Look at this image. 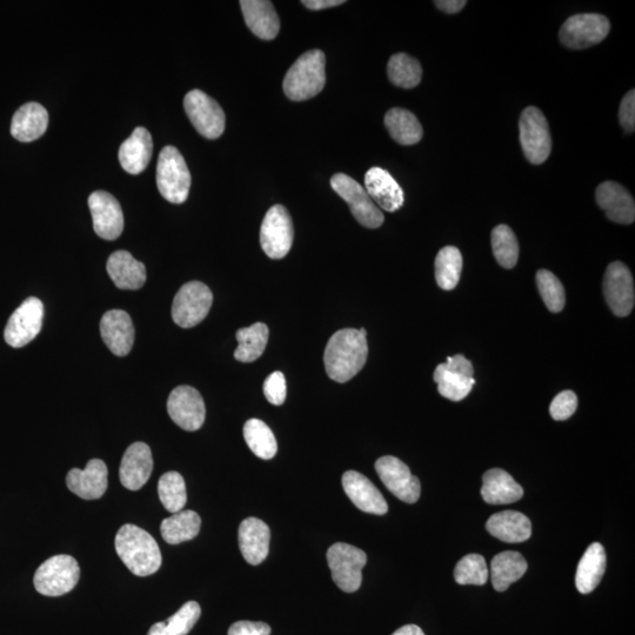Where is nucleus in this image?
Segmentation results:
<instances>
[{"instance_id":"2f4dec72","label":"nucleus","mask_w":635,"mask_h":635,"mask_svg":"<svg viewBox=\"0 0 635 635\" xmlns=\"http://www.w3.org/2000/svg\"><path fill=\"white\" fill-rule=\"evenodd\" d=\"M606 552L603 545L593 543L588 546L580 559L576 574V586L581 594L596 590L606 571Z\"/></svg>"},{"instance_id":"c756f323","label":"nucleus","mask_w":635,"mask_h":635,"mask_svg":"<svg viewBox=\"0 0 635 635\" xmlns=\"http://www.w3.org/2000/svg\"><path fill=\"white\" fill-rule=\"evenodd\" d=\"M49 125V113L38 103L22 106L12 118L11 135L22 143H31L44 135Z\"/></svg>"},{"instance_id":"49530a36","label":"nucleus","mask_w":635,"mask_h":635,"mask_svg":"<svg viewBox=\"0 0 635 635\" xmlns=\"http://www.w3.org/2000/svg\"><path fill=\"white\" fill-rule=\"evenodd\" d=\"M264 394L270 404L280 406L287 396L286 379L282 372H273L264 383Z\"/></svg>"},{"instance_id":"58836bf2","label":"nucleus","mask_w":635,"mask_h":635,"mask_svg":"<svg viewBox=\"0 0 635 635\" xmlns=\"http://www.w3.org/2000/svg\"><path fill=\"white\" fill-rule=\"evenodd\" d=\"M387 75L398 88L413 89L420 84L423 69L416 58L406 53H397L387 65Z\"/></svg>"},{"instance_id":"7c9ffc66","label":"nucleus","mask_w":635,"mask_h":635,"mask_svg":"<svg viewBox=\"0 0 635 635\" xmlns=\"http://www.w3.org/2000/svg\"><path fill=\"white\" fill-rule=\"evenodd\" d=\"M481 496L490 505L513 504L523 498L524 489L510 473L493 469L484 474Z\"/></svg>"},{"instance_id":"f704fd0d","label":"nucleus","mask_w":635,"mask_h":635,"mask_svg":"<svg viewBox=\"0 0 635 635\" xmlns=\"http://www.w3.org/2000/svg\"><path fill=\"white\" fill-rule=\"evenodd\" d=\"M385 125L391 137L400 145L418 144L424 136L423 126L409 110L391 109L386 113Z\"/></svg>"},{"instance_id":"473e14b6","label":"nucleus","mask_w":635,"mask_h":635,"mask_svg":"<svg viewBox=\"0 0 635 635\" xmlns=\"http://www.w3.org/2000/svg\"><path fill=\"white\" fill-rule=\"evenodd\" d=\"M527 568V561L519 552L506 551L497 554L491 563L494 590L505 592L513 583L524 577Z\"/></svg>"},{"instance_id":"39448f33","label":"nucleus","mask_w":635,"mask_h":635,"mask_svg":"<svg viewBox=\"0 0 635 635\" xmlns=\"http://www.w3.org/2000/svg\"><path fill=\"white\" fill-rule=\"evenodd\" d=\"M80 578L77 560L66 554L52 557L39 566L33 583L38 593L46 597H60L76 587Z\"/></svg>"},{"instance_id":"f8f14e48","label":"nucleus","mask_w":635,"mask_h":635,"mask_svg":"<svg viewBox=\"0 0 635 635\" xmlns=\"http://www.w3.org/2000/svg\"><path fill=\"white\" fill-rule=\"evenodd\" d=\"M184 109L195 129L207 139H218L225 131V113L215 99L200 90L185 96Z\"/></svg>"},{"instance_id":"1a4fd4ad","label":"nucleus","mask_w":635,"mask_h":635,"mask_svg":"<svg viewBox=\"0 0 635 635\" xmlns=\"http://www.w3.org/2000/svg\"><path fill=\"white\" fill-rule=\"evenodd\" d=\"M213 303L212 292L205 284L190 282L182 286L172 304V319L183 329H191L209 314Z\"/></svg>"},{"instance_id":"aec40b11","label":"nucleus","mask_w":635,"mask_h":635,"mask_svg":"<svg viewBox=\"0 0 635 635\" xmlns=\"http://www.w3.org/2000/svg\"><path fill=\"white\" fill-rule=\"evenodd\" d=\"M100 333L108 349L117 357H125L135 344V326L123 310L106 312L100 320Z\"/></svg>"},{"instance_id":"5701e85b","label":"nucleus","mask_w":635,"mask_h":635,"mask_svg":"<svg viewBox=\"0 0 635 635\" xmlns=\"http://www.w3.org/2000/svg\"><path fill=\"white\" fill-rule=\"evenodd\" d=\"M365 190L379 209L396 212L405 202L404 191L389 172L372 167L365 175Z\"/></svg>"},{"instance_id":"ea45409f","label":"nucleus","mask_w":635,"mask_h":635,"mask_svg":"<svg viewBox=\"0 0 635 635\" xmlns=\"http://www.w3.org/2000/svg\"><path fill=\"white\" fill-rule=\"evenodd\" d=\"M461 271H463V256L457 247L446 246L441 249L436 258V279L440 289L445 291L456 289Z\"/></svg>"},{"instance_id":"9b49d317","label":"nucleus","mask_w":635,"mask_h":635,"mask_svg":"<svg viewBox=\"0 0 635 635\" xmlns=\"http://www.w3.org/2000/svg\"><path fill=\"white\" fill-rule=\"evenodd\" d=\"M610 20L597 13H584L566 20L560 30V40L566 48L580 50L597 45L610 33Z\"/></svg>"},{"instance_id":"a878e982","label":"nucleus","mask_w":635,"mask_h":635,"mask_svg":"<svg viewBox=\"0 0 635 635\" xmlns=\"http://www.w3.org/2000/svg\"><path fill=\"white\" fill-rule=\"evenodd\" d=\"M153 155V142L150 132L137 127L131 137L120 146L118 157L123 169L136 176L146 170Z\"/></svg>"},{"instance_id":"f3484780","label":"nucleus","mask_w":635,"mask_h":635,"mask_svg":"<svg viewBox=\"0 0 635 635\" xmlns=\"http://www.w3.org/2000/svg\"><path fill=\"white\" fill-rule=\"evenodd\" d=\"M605 299L617 317H627L635 302L634 280L628 267L621 262L608 265L604 278Z\"/></svg>"},{"instance_id":"dca6fc26","label":"nucleus","mask_w":635,"mask_h":635,"mask_svg":"<svg viewBox=\"0 0 635 635\" xmlns=\"http://www.w3.org/2000/svg\"><path fill=\"white\" fill-rule=\"evenodd\" d=\"M376 471L394 496L407 504L417 503L421 492L420 481L403 461L392 456L381 457L377 460Z\"/></svg>"},{"instance_id":"ddd939ff","label":"nucleus","mask_w":635,"mask_h":635,"mask_svg":"<svg viewBox=\"0 0 635 635\" xmlns=\"http://www.w3.org/2000/svg\"><path fill=\"white\" fill-rule=\"evenodd\" d=\"M473 374L470 360L463 354H457L447 358L446 363L438 365L433 378L438 384L440 396L452 401H461L469 396L473 385L476 384Z\"/></svg>"},{"instance_id":"6ab92c4d","label":"nucleus","mask_w":635,"mask_h":635,"mask_svg":"<svg viewBox=\"0 0 635 635\" xmlns=\"http://www.w3.org/2000/svg\"><path fill=\"white\" fill-rule=\"evenodd\" d=\"M66 485L76 496L85 500L102 498L108 490V466L100 459H91L84 470L72 469L66 477Z\"/></svg>"},{"instance_id":"de8ad7c7","label":"nucleus","mask_w":635,"mask_h":635,"mask_svg":"<svg viewBox=\"0 0 635 635\" xmlns=\"http://www.w3.org/2000/svg\"><path fill=\"white\" fill-rule=\"evenodd\" d=\"M619 122L627 132L635 130V91L631 90L624 97L619 109Z\"/></svg>"},{"instance_id":"8fccbe9b","label":"nucleus","mask_w":635,"mask_h":635,"mask_svg":"<svg viewBox=\"0 0 635 635\" xmlns=\"http://www.w3.org/2000/svg\"><path fill=\"white\" fill-rule=\"evenodd\" d=\"M467 2L465 0H436L434 5L441 11L454 15L465 8Z\"/></svg>"},{"instance_id":"bb28decb","label":"nucleus","mask_w":635,"mask_h":635,"mask_svg":"<svg viewBox=\"0 0 635 635\" xmlns=\"http://www.w3.org/2000/svg\"><path fill=\"white\" fill-rule=\"evenodd\" d=\"M112 282L120 290L136 291L146 283V267L127 251L112 253L106 264Z\"/></svg>"},{"instance_id":"20e7f679","label":"nucleus","mask_w":635,"mask_h":635,"mask_svg":"<svg viewBox=\"0 0 635 635\" xmlns=\"http://www.w3.org/2000/svg\"><path fill=\"white\" fill-rule=\"evenodd\" d=\"M157 186L167 202L183 204L189 198L191 173L182 153L175 146H165L157 165Z\"/></svg>"},{"instance_id":"09e8293b","label":"nucleus","mask_w":635,"mask_h":635,"mask_svg":"<svg viewBox=\"0 0 635 635\" xmlns=\"http://www.w3.org/2000/svg\"><path fill=\"white\" fill-rule=\"evenodd\" d=\"M270 625L266 623H253V621H237L230 627L229 635H270Z\"/></svg>"},{"instance_id":"c03bdc74","label":"nucleus","mask_w":635,"mask_h":635,"mask_svg":"<svg viewBox=\"0 0 635 635\" xmlns=\"http://www.w3.org/2000/svg\"><path fill=\"white\" fill-rule=\"evenodd\" d=\"M537 285L547 309L554 313L563 311L566 294L560 280L552 272L540 270L537 273Z\"/></svg>"},{"instance_id":"cd10ccee","label":"nucleus","mask_w":635,"mask_h":635,"mask_svg":"<svg viewBox=\"0 0 635 635\" xmlns=\"http://www.w3.org/2000/svg\"><path fill=\"white\" fill-rule=\"evenodd\" d=\"M245 23L254 35L263 40L278 36L280 19L271 2L267 0H242L240 2Z\"/></svg>"},{"instance_id":"423d86ee","label":"nucleus","mask_w":635,"mask_h":635,"mask_svg":"<svg viewBox=\"0 0 635 635\" xmlns=\"http://www.w3.org/2000/svg\"><path fill=\"white\" fill-rule=\"evenodd\" d=\"M326 558L334 584L346 593L357 592L363 583L366 553L356 546L337 543L329 548Z\"/></svg>"},{"instance_id":"e433bc0d","label":"nucleus","mask_w":635,"mask_h":635,"mask_svg":"<svg viewBox=\"0 0 635 635\" xmlns=\"http://www.w3.org/2000/svg\"><path fill=\"white\" fill-rule=\"evenodd\" d=\"M244 438L250 450L260 459L270 460L276 456L278 444L270 427L259 419H250L244 426Z\"/></svg>"},{"instance_id":"37998d69","label":"nucleus","mask_w":635,"mask_h":635,"mask_svg":"<svg viewBox=\"0 0 635 635\" xmlns=\"http://www.w3.org/2000/svg\"><path fill=\"white\" fill-rule=\"evenodd\" d=\"M489 577V567L480 554H467L454 568V579L459 585L483 586Z\"/></svg>"},{"instance_id":"393cba45","label":"nucleus","mask_w":635,"mask_h":635,"mask_svg":"<svg viewBox=\"0 0 635 635\" xmlns=\"http://www.w3.org/2000/svg\"><path fill=\"white\" fill-rule=\"evenodd\" d=\"M239 548L250 565L257 566L269 556L271 531L263 520L247 518L239 526Z\"/></svg>"},{"instance_id":"a211bd4d","label":"nucleus","mask_w":635,"mask_h":635,"mask_svg":"<svg viewBox=\"0 0 635 635\" xmlns=\"http://www.w3.org/2000/svg\"><path fill=\"white\" fill-rule=\"evenodd\" d=\"M93 229L105 240H116L124 230L122 206L109 192L96 191L89 197Z\"/></svg>"},{"instance_id":"3c124183","label":"nucleus","mask_w":635,"mask_h":635,"mask_svg":"<svg viewBox=\"0 0 635 635\" xmlns=\"http://www.w3.org/2000/svg\"><path fill=\"white\" fill-rule=\"evenodd\" d=\"M344 3V0H303L302 2L307 9L314 11L336 8Z\"/></svg>"},{"instance_id":"6e6552de","label":"nucleus","mask_w":635,"mask_h":635,"mask_svg":"<svg viewBox=\"0 0 635 635\" xmlns=\"http://www.w3.org/2000/svg\"><path fill=\"white\" fill-rule=\"evenodd\" d=\"M331 186L349 205L354 218L367 229H378L384 223L383 212L374 204L364 187L350 176L337 173L331 178Z\"/></svg>"},{"instance_id":"79ce46f5","label":"nucleus","mask_w":635,"mask_h":635,"mask_svg":"<svg viewBox=\"0 0 635 635\" xmlns=\"http://www.w3.org/2000/svg\"><path fill=\"white\" fill-rule=\"evenodd\" d=\"M492 249L500 266L510 270L519 259V243L510 226L499 225L492 231Z\"/></svg>"},{"instance_id":"c85d7f7f","label":"nucleus","mask_w":635,"mask_h":635,"mask_svg":"<svg viewBox=\"0 0 635 635\" xmlns=\"http://www.w3.org/2000/svg\"><path fill=\"white\" fill-rule=\"evenodd\" d=\"M487 531L504 543H524L532 536V524L525 514L517 511H503L487 520Z\"/></svg>"},{"instance_id":"72a5a7b5","label":"nucleus","mask_w":635,"mask_h":635,"mask_svg":"<svg viewBox=\"0 0 635 635\" xmlns=\"http://www.w3.org/2000/svg\"><path fill=\"white\" fill-rule=\"evenodd\" d=\"M202 526V519L195 511H180L163 520L160 532L167 544L178 545L195 539Z\"/></svg>"},{"instance_id":"7ed1b4c3","label":"nucleus","mask_w":635,"mask_h":635,"mask_svg":"<svg viewBox=\"0 0 635 635\" xmlns=\"http://www.w3.org/2000/svg\"><path fill=\"white\" fill-rule=\"evenodd\" d=\"M326 58L323 51L311 50L297 59L287 71L283 88L293 102H304L319 95L326 83Z\"/></svg>"},{"instance_id":"a18cd8bd","label":"nucleus","mask_w":635,"mask_h":635,"mask_svg":"<svg viewBox=\"0 0 635 635\" xmlns=\"http://www.w3.org/2000/svg\"><path fill=\"white\" fill-rule=\"evenodd\" d=\"M578 407L577 394L572 391L560 392L550 406L551 417L557 421L570 419Z\"/></svg>"},{"instance_id":"a19ab883","label":"nucleus","mask_w":635,"mask_h":635,"mask_svg":"<svg viewBox=\"0 0 635 635\" xmlns=\"http://www.w3.org/2000/svg\"><path fill=\"white\" fill-rule=\"evenodd\" d=\"M158 494L166 511L172 514L183 511L187 503V493L182 474L172 471L160 477Z\"/></svg>"},{"instance_id":"412c9836","label":"nucleus","mask_w":635,"mask_h":635,"mask_svg":"<svg viewBox=\"0 0 635 635\" xmlns=\"http://www.w3.org/2000/svg\"><path fill=\"white\" fill-rule=\"evenodd\" d=\"M343 487L352 503L365 513L384 516L389 511L383 494L369 478L357 471H347L343 476Z\"/></svg>"},{"instance_id":"f257e3e1","label":"nucleus","mask_w":635,"mask_h":635,"mask_svg":"<svg viewBox=\"0 0 635 635\" xmlns=\"http://www.w3.org/2000/svg\"><path fill=\"white\" fill-rule=\"evenodd\" d=\"M369 356L365 329H345L333 334L326 345L324 363L327 376L346 383L363 370Z\"/></svg>"},{"instance_id":"f03ea898","label":"nucleus","mask_w":635,"mask_h":635,"mask_svg":"<svg viewBox=\"0 0 635 635\" xmlns=\"http://www.w3.org/2000/svg\"><path fill=\"white\" fill-rule=\"evenodd\" d=\"M115 546L118 557L135 576H151L162 566V552L157 541L136 525L120 527Z\"/></svg>"},{"instance_id":"4c0bfd02","label":"nucleus","mask_w":635,"mask_h":635,"mask_svg":"<svg viewBox=\"0 0 635 635\" xmlns=\"http://www.w3.org/2000/svg\"><path fill=\"white\" fill-rule=\"evenodd\" d=\"M202 614V608L196 601H189L173 616L163 623H157L150 628L147 635H187Z\"/></svg>"},{"instance_id":"4be33fe9","label":"nucleus","mask_w":635,"mask_h":635,"mask_svg":"<svg viewBox=\"0 0 635 635\" xmlns=\"http://www.w3.org/2000/svg\"><path fill=\"white\" fill-rule=\"evenodd\" d=\"M153 470V458L149 445L132 444L124 453L120 464V483L125 489L138 491L149 481Z\"/></svg>"},{"instance_id":"c9c22d12","label":"nucleus","mask_w":635,"mask_h":635,"mask_svg":"<svg viewBox=\"0 0 635 635\" xmlns=\"http://www.w3.org/2000/svg\"><path fill=\"white\" fill-rule=\"evenodd\" d=\"M238 347L235 358L238 362L252 363L262 357L269 342V327L263 323L253 324L237 331Z\"/></svg>"},{"instance_id":"9d476101","label":"nucleus","mask_w":635,"mask_h":635,"mask_svg":"<svg viewBox=\"0 0 635 635\" xmlns=\"http://www.w3.org/2000/svg\"><path fill=\"white\" fill-rule=\"evenodd\" d=\"M294 238V227L289 211L283 205H274L260 227V245L267 257L282 259L290 252Z\"/></svg>"},{"instance_id":"b1692460","label":"nucleus","mask_w":635,"mask_h":635,"mask_svg":"<svg viewBox=\"0 0 635 635\" xmlns=\"http://www.w3.org/2000/svg\"><path fill=\"white\" fill-rule=\"evenodd\" d=\"M598 205L614 223L630 225L635 220V203L631 193L616 182H605L596 192Z\"/></svg>"},{"instance_id":"4468645a","label":"nucleus","mask_w":635,"mask_h":635,"mask_svg":"<svg viewBox=\"0 0 635 635\" xmlns=\"http://www.w3.org/2000/svg\"><path fill=\"white\" fill-rule=\"evenodd\" d=\"M44 305L42 300L30 297L13 312L4 332L5 342L20 349L36 339L42 331Z\"/></svg>"},{"instance_id":"0eeeda50","label":"nucleus","mask_w":635,"mask_h":635,"mask_svg":"<svg viewBox=\"0 0 635 635\" xmlns=\"http://www.w3.org/2000/svg\"><path fill=\"white\" fill-rule=\"evenodd\" d=\"M520 143L528 162L541 165L546 162L552 151L550 127L544 113L530 106L521 113Z\"/></svg>"},{"instance_id":"2eb2a0df","label":"nucleus","mask_w":635,"mask_h":635,"mask_svg":"<svg viewBox=\"0 0 635 635\" xmlns=\"http://www.w3.org/2000/svg\"><path fill=\"white\" fill-rule=\"evenodd\" d=\"M167 412L180 429L195 432L204 425L206 409L202 394L191 386H178L167 400Z\"/></svg>"},{"instance_id":"603ef678","label":"nucleus","mask_w":635,"mask_h":635,"mask_svg":"<svg viewBox=\"0 0 635 635\" xmlns=\"http://www.w3.org/2000/svg\"><path fill=\"white\" fill-rule=\"evenodd\" d=\"M392 635H425V633L417 625H406L400 627L399 630L394 632Z\"/></svg>"}]
</instances>
